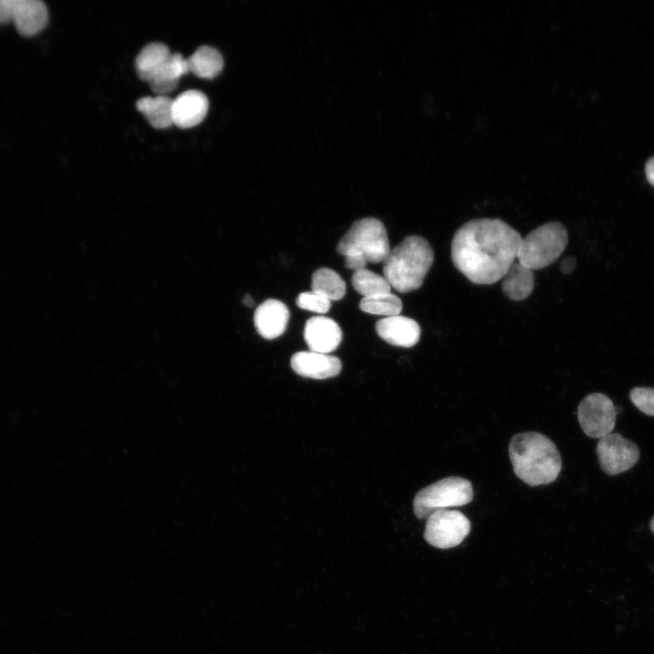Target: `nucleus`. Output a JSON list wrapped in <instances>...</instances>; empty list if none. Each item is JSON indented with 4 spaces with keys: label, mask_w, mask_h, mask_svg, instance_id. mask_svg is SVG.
<instances>
[{
    "label": "nucleus",
    "mask_w": 654,
    "mask_h": 654,
    "mask_svg": "<svg viewBox=\"0 0 654 654\" xmlns=\"http://www.w3.org/2000/svg\"><path fill=\"white\" fill-rule=\"evenodd\" d=\"M472 498L471 481L451 476L419 490L413 500V511L418 519H427L434 511L466 505Z\"/></svg>",
    "instance_id": "obj_6"
},
{
    "label": "nucleus",
    "mask_w": 654,
    "mask_h": 654,
    "mask_svg": "<svg viewBox=\"0 0 654 654\" xmlns=\"http://www.w3.org/2000/svg\"><path fill=\"white\" fill-rule=\"evenodd\" d=\"M173 100L167 95L145 96L136 102V108L147 119L149 124L157 129H164L173 124Z\"/></svg>",
    "instance_id": "obj_18"
},
{
    "label": "nucleus",
    "mask_w": 654,
    "mask_h": 654,
    "mask_svg": "<svg viewBox=\"0 0 654 654\" xmlns=\"http://www.w3.org/2000/svg\"><path fill=\"white\" fill-rule=\"evenodd\" d=\"M352 284L363 297H372L391 292V285L384 276L370 270L360 269L353 272Z\"/></svg>",
    "instance_id": "obj_22"
},
{
    "label": "nucleus",
    "mask_w": 654,
    "mask_h": 654,
    "mask_svg": "<svg viewBox=\"0 0 654 654\" xmlns=\"http://www.w3.org/2000/svg\"><path fill=\"white\" fill-rule=\"evenodd\" d=\"M296 304L306 311L325 313L331 307V301L311 291L300 293L296 299Z\"/></svg>",
    "instance_id": "obj_24"
},
{
    "label": "nucleus",
    "mask_w": 654,
    "mask_h": 654,
    "mask_svg": "<svg viewBox=\"0 0 654 654\" xmlns=\"http://www.w3.org/2000/svg\"><path fill=\"white\" fill-rule=\"evenodd\" d=\"M645 172L648 181L654 185V157L649 158L647 162Z\"/></svg>",
    "instance_id": "obj_27"
},
{
    "label": "nucleus",
    "mask_w": 654,
    "mask_h": 654,
    "mask_svg": "<svg viewBox=\"0 0 654 654\" xmlns=\"http://www.w3.org/2000/svg\"><path fill=\"white\" fill-rule=\"evenodd\" d=\"M596 452L601 470L614 476L632 468L639 459L636 443L619 433H609L598 441Z\"/></svg>",
    "instance_id": "obj_9"
},
{
    "label": "nucleus",
    "mask_w": 654,
    "mask_h": 654,
    "mask_svg": "<svg viewBox=\"0 0 654 654\" xmlns=\"http://www.w3.org/2000/svg\"><path fill=\"white\" fill-rule=\"evenodd\" d=\"M522 237L500 219L470 220L455 233L451 256L455 268L475 284H492L503 278L517 260Z\"/></svg>",
    "instance_id": "obj_1"
},
{
    "label": "nucleus",
    "mask_w": 654,
    "mask_h": 654,
    "mask_svg": "<svg viewBox=\"0 0 654 654\" xmlns=\"http://www.w3.org/2000/svg\"><path fill=\"white\" fill-rule=\"evenodd\" d=\"M616 406L605 394L594 392L581 400L578 407L579 423L586 435L602 438L615 427Z\"/></svg>",
    "instance_id": "obj_8"
},
{
    "label": "nucleus",
    "mask_w": 654,
    "mask_h": 654,
    "mask_svg": "<svg viewBox=\"0 0 654 654\" xmlns=\"http://www.w3.org/2000/svg\"><path fill=\"white\" fill-rule=\"evenodd\" d=\"M375 329L382 339L394 346L410 348L421 338L419 323L413 319L400 314L379 320Z\"/></svg>",
    "instance_id": "obj_13"
},
{
    "label": "nucleus",
    "mask_w": 654,
    "mask_h": 654,
    "mask_svg": "<svg viewBox=\"0 0 654 654\" xmlns=\"http://www.w3.org/2000/svg\"><path fill=\"white\" fill-rule=\"evenodd\" d=\"M632 403L643 413L654 416V389L635 387L629 392Z\"/></svg>",
    "instance_id": "obj_25"
},
{
    "label": "nucleus",
    "mask_w": 654,
    "mask_h": 654,
    "mask_svg": "<svg viewBox=\"0 0 654 654\" xmlns=\"http://www.w3.org/2000/svg\"><path fill=\"white\" fill-rule=\"evenodd\" d=\"M336 250L345 257V267L356 271L364 269L368 263H382L391 248L384 224L376 218L366 217L352 223Z\"/></svg>",
    "instance_id": "obj_4"
},
{
    "label": "nucleus",
    "mask_w": 654,
    "mask_h": 654,
    "mask_svg": "<svg viewBox=\"0 0 654 654\" xmlns=\"http://www.w3.org/2000/svg\"><path fill=\"white\" fill-rule=\"evenodd\" d=\"M208 107L204 94L197 90L185 91L173 100V123L183 129L192 128L205 118Z\"/></svg>",
    "instance_id": "obj_14"
},
{
    "label": "nucleus",
    "mask_w": 654,
    "mask_h": 654,
    "mask_svg": "<svg viewBox=\"0 0 654 654\" xmlns=\"http://www.w3.org/2000/svg\"><path fill=\"white\" fill-rule=\"evenodd\" d=\"M471 522L461 511L440 510L426 521L424 538L433 547L449 549L459 545L469 534Z\"/></svg>",
    "instance_id": "obj_7"
},
{
    "label": "nucleus",
    "mask_w": 654,
    "mask_h": 654,
    "mask_svg": "<svg viewBox=\"0 0 654 654\" xmlns=\"http://www.w3.org/2000/svg\"><path fill=\"white\" fill-rule=\"evenodd\" d=\"M47 21V7L40 0H0V24L13 22L21 35L39 33Z\"/></svg>",
    "instance_id": "obj_10"
},
{
    "label": "nucleus",
    "mask_w": 654,
    "mask_h": 654,
    "mask_svg": "<svg viewBox=\"0 0 654 654\" xmlns=\"http://www.w3.org/2000/svg\"><path fill=\"white\" fill-rule=\"evenodd\" d=\"M434 261L430 243L419 235H410L390 251L383 263V276L391 287L409 292L421 287Z\"/></svg>",
    "instance_id": "obj_3"
},
{
    "label": "nucleus",
    "mask_w": 654,
    "mask_h": 654,
    "mask_svg": "<svg viewBox=\"0 0 654 654\" xmlns=\"http://www.w3.org/2000/svg\"><path fill=\"white\" fill-rule=\"evenodd\" d=\"M171 53L163 43H150L143 47L135 59L138 76L149 82L164 64Z\"/></svg>",
    "instance_id": "obj_19"
},
{
    "label": "nucleus",
    "mask_w": 654,
    "mask_h": 654,
    "mask_svg": "<svg viewBox=\"0 0 654 654\" xmlns=\"http://www.w3.org/2000/svg\"><path fill=\"white\" fill-rule=\"evenodd\" d=\"M568 244V232L560 222H550L521 239L517 261L530 270H540L553 263Z\"/></svg>",
    "instance_id": "obj_5"
},
{
    "label": "nucleus",
    "mask_w": 654,
    "mask_h": 654,
    "mask_svg": "<svg viewBox=\"0 0 654 654\" xmlns=\"http://www.w3.org/2000/svg\"><path fill=\"white\" fill-rule=\"evenodd\" d=\"M243 302L248 306H252V304L253 303V301L250 296H245Z\"/></svg>",
    "instance_id": "obj_28"
},
{
    "label": "nucleus",
    "mask_w": 654,
    "mask_h": 654,
    "mask_svg": "<svg viewBox=\"0 0 654 654\" xmlns=\"http://www.w3.org/2000/svg\"><path fill=\"white\" fill-rule=\"evenodd\" d=\"M534 283L533 271L516 260L502 278L501 290L510 300L519 302L532 293Z\"/></svg>",
    "instance_id": "obj_17"
},
{
    "label": "nucleus",
    "mask_w": 654,
    "mask_h": 654,
    "mask_svg": "<svg viewBox=\"0 0 654 654\" xmlns=\"http://www.w3.org/2000/svg\"><path fill=\"white\" fill-rule=\"evenodd\" d=\"M303 338L311 352L329 354L341 343L342 333L332 319L314 316L306 322Z\"/></svg>",
    "instance_id": "obj_11"
},
{
    "label": "nucleus",
    "mask_w": 654,
    "mask_h": 654,
    "mask_svg": "<svg viewBox=\"0 0 654 654\" xmlns=\"http://www.w3.org/2000/svg\"><path fill=\"white\" fill-rule=\"evenodd\" d=\"M190 73L187 58L181 54H171L157 74L148 82L157 95H166L178 85L180 78Z\"/></svg>",
    "instance_id": "obj_16"
},
{
    "label": "nucleus",
    "mask_w": 654,
    "mask_h": 654,
    "mask_svg": "<svg viewBox=\"0 0 654 654\" xmlns=\"http://www.w3.org/2000/svg\"><path fill=\"white\" fill-rule=\"evenodd\" d=\"M649 528H650V530L654 533V517L651 519V520L649 522Z\"/></svg>",
    "instance_id": "obj_29"
},
{
    "label": "nucleus",
    "mask_w": 654,
    "mask_h": 654,
    "mask_svg": "<svg viewBox=\"0 0 654 654\" xmlns=\"http://www.w3.org/2000/svg\"><path fill=\"white\" fill-rule=\"evenodd\" d=\"M576 266V259L572 256L564 258L560 265V270L563 274L570 273Z\"/></svg>",
    "instance_id": "obj_26"
},
{
    "label": "nucleus",
    "mask_w": 654,
    "mask_h": 654,
    "mask_svg": "<svg viewBox=\"0 0 654 654\" xmlns=\"http://www.w3.org/2000/svg\"><path fill=\"white\" fill-rule=\"evenodd\" d=\"M289 318V309L283 302L268 299L255 310L253 322L262 337L272 340L285 332Z\"/></svg>",
    "instance_id": "obj_15"
},
{
    "label": "nucleus",
    "mask_w": 654,
    "mask_h": 654,
    "mask_svg": "<svg viewBox=\"0 0 654 654\" xmlns=\"http://www.w3.org/2000/svg\"><path fill=\"white\" fill-rule=\"evenodd\" d=\"M359 306L364 312L385 317L399 315L402 310L401 300L391 292L363 297Z\"/></svg>",
    "instance_id": "obj_23"
},
{
    "label": "nucleus",
    "mask_w": 654,
    "mask_h": 654,
    "mask_svg": "<svg viewBox=\"0 0 654 654\" xmlns=\"http://www.w3.org/2000/svg\"><path fill=\"white\" fill-rule=\"evenodd\" d=\"M189 71L200 78L213 79L223 67L220 52L209 45H202L187 58Z\"/></svg>",
    "instance_id": "obj_20"
},
{
    "label": "nucleus",
    "mask_w": 654,
    "mask_h": 654,
    "mask_svg": "<svg viewBox=\"0 0 654 654\" xmlns=\"http://www.w3.org/2000/svg\"><path fill=\"white\" fill-rule=\"evenodd\" d=\"M291 367L302 377L322 380L338 375L342 362L333 355L311 351L299 352L292 356Z\"/></svg>",
    "instance_id": "obj_12"
},
{
    "label": "nucleus",
    "mask_w": 654,
    "mask_h": 654,
    "mask_svg": "<svg viewBox=\"0 0 654 654\" xmlns=\"http://www.w3.org/2000/svg\"><path fill=\"white\" fill-rule=\"evenodd\" d=\"M514 473L530 486L553 482L561 471V458L547 436L534 431L514 435L509 444Z\"/></svg>",
    "instance_id": "obj_2"
},
{
    "label": "nucleus",
    "mask_w": 654,
    "mask_h": 654,
    "mask_svg": "<svg viewBox=\"0 0 654 654\" xmlns=\"http://www.w3.org/2000/svg\"><path fill=\"white\" fill-rule=\"evenodd\" d=\"M311 288L330 301L341 300L346 292L345 282L330 268H320L312 273Z\"/></svg>",
    "instance_id": "obj_21"
}]
</instances>
